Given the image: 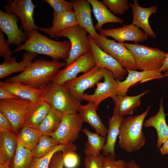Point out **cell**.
I'll return each instance as SVG.
<instances>
[{
	"instance_id": "1",
	"label": "cell",
	"mask_w": 168,
	"mask_h": 168,
	"mask_svg": "<svg viewBox=\"0 0 168 168\" xmlns=\"http://www.w3.org/2000/svg\"><path fill=\"white\" fill-rule=\"evenodd\" d=\"M66 63L53 59H38L31 63L20 74L8 78L5 82H20L37 88H43L51 82L54 76Z\"/></svg>"
},
{
	"instance_id": "2",
	"label": "cell",
	"mask_w": 168,
	"mask_h": 168,
	"mask_svg": "<svg viewBox=\"0 0 168 168\" xmlns=\"http://www.w3.org/2000/svg\"><path fill=\"white\" fill-rule=\"evenodd\" d=\"M71 49L68 40L60 41L51 39L41 34L37 29H34L24 44L17 46L14 52L24 50L47 55L53 59H67Z\"/></svg>"
},
{
	"instance_id": "3",
	"label": "cell",
	"mask_w": 168,
	"mask_h": 168,
	"mask_svg": "<svg viewBox=\"0 0 168 168\" xmlns=\"http://www.w3.org/2000/svg\"><path fill=\"white\" fill-rule=\"evenodd\" d=\"M151 106H148L142 114L128 116L123 120L119 135V145L125 151L132 153L143 147L146 140L142 131L144 121Z\"/></svg>"
},
{
	"instance_id": "4",
	"label": "cell",
	"mask_w": 168,
	"mask_h": 168,
	"mask_svg": "<svg viewBox=\"0 0 168 168\" xmlns=\"http://www.w3.org/2000/svg\"><path fill=\"white\" fill-rule=\"evenodd\" d=\"M43 89V99L52 108L63 115L78 113L81 102L70 94L64 84L51 82Z\"/></svg>"
},
{
	"instance_id": "5",
	"label": "cell",
	"mask_w": 168,
	"mask_h": 168,
	"mask_svg": "<svg viewBox=\"0 0 168 168\" xmlns=\"http://www.w3.org/2000/svg\"><path fill=\"white\" fill-rule=\"evenodd\" d=\"M121 43L134 55L137 70H157L163 66L167 53L158 48L138 43Z\"/></svg>"
},
{
	"instance_id": "6",
	"label": "cell",
	"mask_w": 168,
	"mask_h": 168,
	"mask_svg": "<svg viewBox=\"0 0 168 168\" xmlns=\"http://www.w3.org/2000/svg\"><path fill=\"white\" fill-rule=\"evenodd\" d=\"M86 31L78 24L59 32L56 37H65L68 39L71 49L66 61L68 66L76 60L91 52Z\"/></svg>"
},
{
	"instance_id": "7",
	"label": "cell",
	"mask_w": 168,
	"mask_h": 168,
	"mask_svg": "<svg viewBox=\"0 0 168 168\" xmlns=\"http://www.w3.org/2000/svg\"><path fill=\"white\" fill-rule=\"evenodd\" d=\"M94 40L102 50L116 59L123 67L127 70H137L134 55L122 43L109 39L100 34Z\"/></svg>"
},
{
	"instance_id": "8",
	"label": "cell",
	"mask_w": 168,
	"mask_h": 168,
	"mask_svg": "<svg viewBox=\"0 0 168 168\" xmlns=\"http://www.w3.org/2000/svg\"><path fill=\"white\" fill-rule=\"evenodd\" d=\"M83 123L79 113L63 115L58 129L50 136L59 145H66L73 143L79 137Z\"/></svg>"
},
{
	"instance_id": "9",
	"label": "cell",
	"mask_w": 168,
	"mask_h": 168,
	"mask_svg": "<svg viewBox=\"0 0 168 168\" xmlns=\"http://www.w3.org/2000/svg\"><path fill=\"white\" fill-rule=\"evenodd\" d=\"M103 78L102 69L96 65L81 76L66 82L64 85L70 94L81 102L84 91L94 87Z\"/></svg>"
},
{
	"instance_id": "10",
	"label": "cell",
	"mask_w": 168,
	"mask_h": 168,
	"mask_svg": "<svg viewBox=\"0 0 168 168\" xmlns=\"http://www.w3.org/2000/svg\"><path fill=\"white\" fill-rule=\"evenodd\" d=\"M32 103L28 100L21 98L0 100V112L11 122L16 134L21 127L25 115Z\"/></svg>"
},
{
	"instance_id": "11",
	"label": "cell",
	"mask_w": 168,
	"mask_h": 168,
	"mask_svg": "<svg viewBox=\"0 0 168 168\" xmlns=\"http://www.w3.org/2000/svg\"><path fill=\"white\" fill-rule=\"evenodd\" d=\"M4 7L7 12L13 14L21 20V29L28 37L32 30L37 29L33 18L35 6L31 0H7Z\"/></svg>"
},
{
	"instance_id": "12",
	"label": "cell",
	"mask_w": 168,
	"mask_h": 168,
	"mask_svg": "<svg viewBox=\"0 0 168 168\" xmlns=\"http://www.w3.org/2000/svg\"><path fill=\"white\" fill-rule=\"evenodd\" d=\"M96 66L91 52L83 55L71 64L58 70L54 76L51 82L58 85H63L67 82L77 77L80 73H85Z\"/></svg>"
},
{
	"instance_id": "13",
	"label": "cell",
	"mask_w": 168,
	"mask_h": 168,
	"mask_svg": "<svg viewBox=\"0 0 168 168\" xmlns=\"http://www.w3.org/2000/svg\"><path fill=\"white\" fill-rule=\"evenodd\" d=\"M104 81L99 82L94 92L91 94L84 93L82 100L92 102L98 108V105L108 98H113L117 95L118 86L112 72L107 68H102Z\"/></svg>"
},
{
	"instance_id": "14",
	"label": "cell",
	"mask_w": 168,
	"mask_h": 168,
	"mask_svg": "<svg viewBox=\"0 0 168 168\" xmlns=\"http://www.w3.org/2000/svg\"><path fill=\"white\" fill-rule=\"evenodd\" d=\"M87 36L96 65L101 69L110 70L112 72L116 80H122L128 73L127 70L116 59L102 50L90 36L88 35Z\"/></svg>"
},
{
	"instance_id": "15",
	"label": "cell",
	"mask_w": 168,
	"mask_h": 168,
	"mask_svg": "<svg viewBox=\"0 0 168 168\" xmlns=\"http://www.w3.org/2000/svg\"><path fill=\"white\" fill-rule=\"evenodd\" d=\"M100 33L106 37H112L120 43L131 41L138 43L148 38V36L144 32L132 23L124 25L117 28L102 29Z\"/></svg>"
},
{
	"instance_id": "16",
	"label": "cell",
	"mask_w": 168,
	"mask_h": 168,
	"mask_svg": "<svg viewBox=\"0 0 168 168\" xmlns=\"http://www.w3.org/2000/svg\"><path fill=\"white\" fill-rule=\"evenodd\" d=\"M19 18L13 14L0 11V28L1 30L7 35L10 44L20 46L26 42L28 37L19 29L17 22Z\"/></svg>"
},
{
	"instance_id": "17",
	"label": "cell",
	"mask_w": 168,
	"mask_h": 168,
	"mask_svg": "<svg viewBox=\"0 0 168 168\" xmlns=\"http://www.w3.org/2000/svg\"><path fill=\"white\" fill-rule=\"evenodd\" d=\"M128 74L123 81L116 80L118 84L117 95H126L128 89L132 85L140 82V83L154 79H160L164 77L163 74L157 70H145L138 72L136 70H127Z\"/></svg>"
},
{
	"instance_id": "18",
	"label": "cell",
	"mask_w": 168,
	"mask_h": 168,
	"mask_svg": "<svg viewBox=\"0 0 168 168\" xmlns=\"http://www.w3.org/2000/svg\"><path fill=\"white\" fill-rule=\"evenodd\" d=\"M137 0H133V3H130L133 14L132 23L138 27L141 28L150 37L155 39L157 37L156 34L152 30L149 22V18L157 11V6L154 5L148 7H143L138 4Z\"/></svg>"
},
{
	"instance_id": "19",
	"label": "cell",
	"mask_w": 168,
	"mask_h": 168,
	"mask_svg": "<svg viewBox=\"0 0 168 168\" xmlns=\"http://www.w3.org/2000/svg\"><path fill=\"white\" fill-rule=\"evenodd\" d=\"M72 3L78 24L84 29L89 35L95 40L98 34L93 25L90 3L87 0H72Z\"/></svg>"
},
{
	"instance_id": "20",
	"label": "cell",
	"mask_w": 168,
	"mask_h": 168,
	"mask_svg": "<svg viewBox=\"0 0 168 168\" xmlns=\"http://www.w3.org/2000/svg\"><path fill=\"white\" fill-rule=\"evenodd\" d=\"M0 87L19 98L28 100L33 103L43 99V89L37 88L20 82L0 81Z\"/></svg>"
},
{
	"instance_id": "21",
	"label": "cell",
	"mask_w": 168,
	"mask_h": 168,
	"mask_svg": "<svg viewBox=\"0 0 168 168\" xmlns=\"http://www.w3.org/2000/svg\"><path fill=\"white\" fill-rule=\"evenodd\" d=\"M166 116L163 105V99L162 98L160 100L157 113L144 123L145 127H152L156 129L157 135L156 147L159 150L163 143L168 139V126L166 120Z\"/></svg>"
},
{
	"instance_id": "22",
	"label": "cell",
	"mask_w": 168,
	"mask_h": 168,
	"mask_svg": "<svg viewBox=\"0 0 168 168\" xmlns=\"http://www.w3.org/2000/svg\"><path fill=\"white\" fill-rule=\"evenodd\" d=\"M149 91L147 90L137 95L130 96L125 95H117L112 98L114 104L113 114L122 117L132 115L134 110L139 107L141 103V98Z\"/></svg>"
},
{
	"instance_id": "23",
	"label": "cell",
	"mask_w": 168,
	"mask_h": 168,
	"mask_svg": "<svg viewBox=\"0 0 168 168\" xmlns=\"http://www.w3.org/2000/svg\"><path fill=\"white\" fill-rule=\"evenodd\" d=\"M36 53L28 51L25 52L22 56V60L18 63L16 57L11 56L4 59L0 65V78L2 79L12 73L23 72L31 63L38 55Z\"/></svg>"
},
{
	"instance_id": "24",
	"label": "cell",
	"mask_w": 168,
	"mask_h": 168,
	"mask_svg": "<svg viewBox=\"0 0 168 168\" xmlns=\"http://www.w3.org/2000/svg\"><path fill=\"white\" fill-rule=\"evenodd\" d=\"M51 108L50 105L43 99L36 103H33L25 115L22 127L35 128L44 119Z\"/></svg>"
},
{
	"instance_id": "25",
	"label": "cell",
	"mask_w": 168,
	"mask_h": 168,
	"mask_svg": "<svg viewBox=\"0 0 168 168\" xmlns=\"http://www.w3.org/2000/svg\"><path fill=\"white\" fill-rule=\"evenodd\" d=\"M98 109L93 103L88 102L86 105H81L78 110L83 122L88 123L96 131V133L106 138L108 129L98 114Z\"/></svg>"
},
{
	"instance_id": "26",
	"label": "cell",
	"mask_w": 168,
	"mask_h": 168,
	"mask_svg": "<svg viewBox=\"0 0 168 168\" xmlns=\"http://www.w3.org/2000/svg\"><path fill=\"white\" fill-rule=\"evenodd\" d=\"M18 144L13 132H0V163L9 164L15 154Z\"/></svg>"
},
{
	"instance_id": "27",
	"label": "cell",
	"mask_w": 168,
	"mask_h": 168,
	"mask_svg": "<svg viewBox=\"0 0 168 168\" xmlns=\"http://www.w3.org/2000/svg\"><path fill=\"white\" fill-rule=\"evenodd\" d=\"M91 5L92 11L97 21L94 26L95 30L100 32L102 26L108 23L123 24L124 20L113 14L102 2L97 0H87Z\"/></svg>"
},
{
	"instance_id": "28",
	"label": "cell",
	"mask_w": 168,
	"mask_h": 168,
	"mask_svg": "<svg viewBox=\"0 0 168 168\" xmlns=\"http://www.w3.org/2000/svg\"><path fill=\"white\" fill-rule=\"evenodd\" d=\"M52 26L49 28H42L38 27L40 30L52 37H56L60 31L78 24L73 10L60 14L54 12Z\"/></svg>"
},
{
	"instance_id": "29",
	"label": "cell",
	"mask_w": 168,
	"mask_h": 168,
	"mask_svg": "<svg viewBox=\"0 0 168 168\" xmlns=\"http://www.w3.org/2000/svg\"><path fill=\"white\" fill-rule=\"evenodd\" d=\"M123 119V117L116 114H113L111 117L109 118L106 142L102 150L105 156L111 154L115 157V145L119 134L121 124Z\"/></svg>"
},
{
	"instance_id": "30",
	"label": "cell",
	"mask_w": 168,
	"mask_h": 168,
	"mask_svg": "<svg viewBox=\"0 0 168 168\" xmlns=\"http://www.w3.org/2000/svg\"><path fill=\"white\" fill-rule=\"evenodd\" d=\"M82 131L87 137L84 150L86 156L94 157L99 156L105 145L106 138L96 133H92L86 128L82 129Z\"/></svg>"
},
{
	"instance_id": "31",
	"label": "cell",
	"mask_w": 168,
	"mask_h": 168,
	"mask_svg": "<svg viewBox=\"0 0 168 168\" xmlns=\"http://www.w3.org/2000/svg\"><path fill=\"white\" fill-rule=\"evenodd\" d=\"M18 141L24 147L32 151L37 146L43 134L35 128L22 127L16 134Z\"/></svg>"
},
{
	"instance_id": "32",
	"label": "cell",
	"mask_w": 168,
	"mask_h": 168,
	"mask_svg": "<svg viewBox=\"0 0 168 168\" xmlns=\"http://www.w3.org/2000/svg\"><path fill=\"white\" fill-rule=\"evenodd\" d=\"M63 115L51 108L44 119L35 128L43 135L50 136L58 129L61 122Z\"/></svg>"
},
{
	"instance_id": "33",
	"label": "cell",
	"mask_w": 168,
	"mask_h": 168,
	"mask_svg": "<svg viewBox=\"0 0 168 168\" xmlns=\"http://www.w3.org/2000/svg\"><path fill=\"white\" fill-rule=\"evenodd\" d=\"M33 157L31 151L23 147L18 141L16 152L10 163V167L11 168H29L32 163Z\"/></svg>"
},
{
	"instance_id": "34",
	"label": "cell",
	"mask_w": 168,
	"mask_h": 168,
	"mask_svg": "<svg viewBox=\"0 0 168 168\" xmlns=\"http://www.w3.org/2000/svg\"><path fill=\"white\" fill-rule=\"evenodd\" d=\"M58 142L50 136L43 135L39 142L31 151L33 157L40 158L46 156L59 145Z\"/></svg>"
},
{
	"instance_id": "35",
	"label": "cell",
	"mask_w": 168,
	"mask_h": 168,
	"mask_svg": "<svg viewBox=\"0 0 168 168\" xmlns=\"http://www.w3.org/2000/svg\"><path fill=\"white\" fill-rule=\"evenodd\" d=\"M77 146L73 143L66 145L62 152L64 166L66 168H76L80 163V158L76 152Z\"/></svg>"
},
{
	"instance_id": "36",
	"label": "cell",
	"mask_w": 168,
	"mask_h": 168,
	"mask_svg": "<svg viewBox=\"0 0 168 168\" xmlns=\"http://www.w3.org/2000/svg\"><path fill=\"white\" fill-rule=\"evenodd\" d=\"M128 0H103L102 2L114 15L124 14L129 8Z\"/></svg>"
},
{
	"instance_id": "37",
	"label": "cell",
	"mask_w": 168,
	"mask_h": 168,
	"mask_svg": "<svg viewBox=\"0 0 168 168\" xmlns=\"http://www.w3.org/2000/svg\"><path fill=\"white\" fill-rule=\"evenodd\" d=\"M66 145H59L49 153L43 157L37 158L33 157L32 163L29 168H49L53 155L58 151H63Z\"/></svg>"
},
{
	"instance_id": "38",
	"label": "cell",
	"mask_w": 168,
	"mask_h": 168,
	"mask_svg": "<svg viewBox=\"0 0 168 168\" xmlns=\"http://www.w3.org/2000/svg\"><path fill=\"white\" fill-rule=\"evenodd\" d=\"M54 9V12L58 14L65 13L73 10V6L70 2L65 0H44Z\"/></svg>"
},
{
	"instance_id": "39",
	"label": "cell",
	"mask_w": 168,
	"mask_h": 168,
	"mask_svg": "<svg viewBox=\"0 0 168 168\" xmlns=\"http://www.w3.org/2000/svg\"><path fill=\"white\" fill-rule=\"evenodd\" d=\"M126 165L124 160H116L115 157L109 154L104 156L103 168H125Z\"/></svg>"
},
{
	"instance_id": "40",
	"label": "cell",
	"mask_w": 168,
	"mask_h": 168,
	"mask_svg": "<svg viewBox=\"0 0 168 168\" xmlns=\"http://www.w3.org/2000/svg\"><path fill=\"white\" fill-rule=\"evenodd\" d=\"M105 156L100 154L97 157L86 156L83 163L85 168H103Z\"/></svg>"
},
{
	"instance_id": "41",
	"label": "cell",
	"mask_w": 168,
	"mask_h": 168,
	"mask_svg": "<svg viewBox=\"0 0 168 168\" xmlns=\"http://www.w3.org/2000/svg\"><path fill=\"white\" fill-rule=\"evenodd\" d=\"M10 44L6 40L3 35V32L0 31V56L4 58L11 56L12 51L9 47Z\"/></svg>"
},
{
	"instance_id": "42",
	"label": "cell",
	"mask_w": 168,
	"mask_h": 168,
	"mask_svg": "<svg viewBox=\"0 0 168 168\" xmlns=\"http://www.w3.org/2000/svg\"><path fill=\"white\" fill-rule=\"evenodd\" d=\"M63 156L62 151L55 152L52 156L49 168H63Z\"/></svg>"
},
{
	"instance_id": "43",
	"label": "cell",
	"mask_w": 168,
	"mask_h": 168,
	"mask_svg": "<svg viewBox=\"0 0 168 168\" xmlns=\"http://www.w3.org/2000/svg\"><path fill=\"white\" fill-rule=\"evenodd\" d=\"M14 132L12 125L9 119L0 112V132Z\"/></svg>"
},
{
	"instance_id": "44",
	"label": "cell",
	"mask_w": 168,
	"mask_h": 168,
	"mask_svg": "<svg viewBox=\"0 0 168 168\" xmlns=\"http://www.w3.org/2000/svg\"><path fill=\"white\" fill-rule=\"evenodd\" d=\"M20 98L0 87V99L8 100Z\"/></svg>"
},
{
	"instance_id": "45",
	"label": "cell",
	"mask_w": 168,
	"mask_h": 168,
	"mask_svg": "<svg viewBox=\"0 0 168 168\" xmlns=\"http://www.w3.org/2000/svg\"><path fill=\"white\" fill-rule=\"evenodd\" d=\"M160 150L162 155L168 154V139L163 143Z\"/></svg>"
},
{
	"instance_id": "46",
	"label": "cell",
	"mask_w": 168,
	"mask_h": 168,
	"mask_svg": "<svg viewBox=\"0 0 168 168\" xmlns=\"http://www.w3.org/2000/svg\"><path fill=\"white\" fill-rule=\"evenodd\" d=\"M125 168H140V166L134 161L132 160L127 163Z\"/></svg>"
},
{
	"instance_id": "47",
	"label": "cell",
	"mask_w": 168,
	"mask_h": 168,
	"mask_svg": "<svg viewBox=\"0 0 168 168\" xmlns=\"http://www.w3.org/2000/svg\"><path fill=\"white\" fill-rule=\"evenodd\" d=\"M168 70V53H167L166 57L162 67L160 69V72H165Z\"/></svg>"
},
{
	"instance_id": "48",
	"label": "cell",
	"mask_w": 168,
	"mask_h": 168,
	"mask_svg": "<svg viewBox=\"0 0 168 168\" xmlns=\"http://www.w3.org/2000/svg\"><path fill=\"white\" fill-rule=\"evenodd\" d=\"M9 164H3L0 163V168H11Z\"/></svg>"
},
{
	"instance_id": "49",
	"label": "cell",
	"mask_w": 168,
	"mask_h": 168,
	"mask_svg": "<svg viewBox=\"0 0 168 168\" xmlns=\"http://www.w3.org/2000/svg\"><path fill=\"white\" fill-rule=\"evenodd\" d=\"M164 77H168V70L166 71L164 74H163Z\"/></svg>"
}]
</instances>
